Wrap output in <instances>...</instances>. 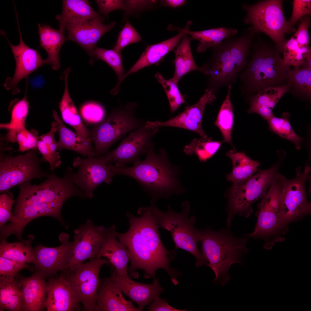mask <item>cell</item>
<instances>
[{
  "label": "cell",
  "instance_id": "1",
  "mask_svg": "<svg viewBox=\"0 0 311 311\" xmlns=\"http://www.w3.org/2000/svg\"><path fill=\"white\" fill-rule=\"evenodd\" d=\"M155 202L152 200L149 207L139 208V217L127 213L129 229L124 233L117 232V237L129 251L131 265L128 270L130 274L133 276L137 269H141L145 272V278L152 277L153 279L156 270L162 268L176 284L180 273L169 265L175 257V252L167 249L162 242L158 232L160 227L151 213Z\"/></svg>",
  "mask_w": 311,
  "mask_h": 311
},
{
  "label": "cell",
  "instance_id": "2",
  "mask_svg": "<svg viewBox=\"0 0 311 311\" xmlns=\"http://www.w3.org/2000/svg\"><path fill=\"white\" fill-rule=\"evenodd\" d=\"M145 159L130 167H119L111 163L108 165L114 174L131 177L143 188L158 196L168 197L172 193L184 191L178 179V168L173 166L163 149L157 153L153 143L145 154Z\"/></svg>",
  "mask_w": 311,
  "mask_h": 311
},
{
  "label": "cell",
  "instance_id": "3",
  "mask_svg": "<svg viewBox=\"0 0 311 311\" xmlns=\"http://www.w3.org/2000/svg\"><path fill=\"white\" fill-rule=\"evenodd\" d=\"M201 231L202 254L215 274L213 282L223 286L231 278L228 273L231 265L243 264L242 258L249 251L247 238H236L225 229L215 231L208 228Z\"/></svg>",
  "mask_w": 311,
  "mask_h": 311
},
{
  "label": "cell",
  "instance_id": "4",
  "mask_svg": "<svg viewBox=\"0 0 311 311\" xmlns=\"http://www.w3.org/2000/svg\"><path fill=\"white\" fill-rule=\"evenodd\" d=\"M255 34L248 29L240 36L228 37L213 48V54L209 64L202 67V72L209 77L212 90L231 84L238 73L246 66Z\"/></svg>",
  "mask_w": 311,
  "mask_h": 311
},
{
  "label": "cell",
  "instance_id": "5",
  "mask_svg": "<svg viewBox=\"0 0 311 311\" xmlns=\"http://www.w3.org/2000/svg\"><path fill=\"white\" fill-rule=\"evenodd\" d=\"M280 53L275 46L265 43L255 46L251 59L240 75L248 94L287 83L285 82L290 67L283 63Z\"/></svg>",
  "mask_w": 311,
  "mask_h": 311
},
{
  "label": "cell",
  "instance_id": "6",
  "mask_svg": "<svg viewBox=\"0 0 311 311\" xmlns=\"http://www.w3.org/2000/svg\"><path fill=\"white\" fill-rule=\"evenodd\" d=\"M74 174L71 168L68 167L62 177H58L54 172H51L50 176L39 185H32L30 181L20 184L14 208L32 204L65 203L73 196L85 198L84 192L75 183Z\"/></svg>",
  "mask_w": 311,
  "mask_h": 311
},
{
  "label": "cell",
  "instance_id": "7",
  "mask_svg": "<svg viewBox=\"0 0 311 311\" xmlns=\"http://www.w3.org/2000/svg\"><path fill=\"white\" fill-rule=\"evenodd\" d=\"M153 204L151 213L160 228L167 230L170 233L175 244V249H181L194 255L196 259V265L198 267L208 263L204 259L199 251L197 243L201 240V231L195 227L196 219L189 216L190 204L188 201L183 202L182 211L177 213L173 211L169 205L168 210L163 212Z\"/></svg>",
  "mask_w": 311,
  "mask_h": 311
},
{
  "label": "cell",
  "instance_id": "8",
  "mask_svg": "<svg viewBox=\"0 0 311 311\" xmlns=\"http://www.w3.org/2000/svg\"><path fill=\"white\" fill-rule=\"evenodd\" d=\"M137 106L129 102L115 109L90 130L95 156H106L111 147L126 134L145 125L146 121L136 115Z\"/></svg>",
  "mask_w": 311,
  "mask_h": 311
},
{
  "label": "cell",
  "instance_id": "9",
  "mask_svg": "<svg viewBox=\"0 0 311 311\" xmlns=\"http://www.w3.org/2000/svg\"><path fill=\"white\" fill-rule=\"evenodd\" d=\"M283 2L282 0H266L242 6L246 12L244 22L251 25L249 29L255 34L261 32L268 36L280 53L287 41L285 34L291 33L284 15Z\"/></svg>",
  "mask_w": 311,
  "mask_h": 311
},
{
  "label": "cell",
  "instance_id": "10",
  "mask_svg": "<svg viewBox=\"0 0 311 311\" xmlns=\"http://www.w3.org/2000/svg\"><path fill=\"white\" fill-rule=\"evenodd\" d=\"M278 168L279 164H276L267 169L259 170L247 179L234 183L228 198L226 219L228 228L230 227L236 215L249 216L253 211L251 205L266 194L276 178Z\"/></svg>",
  "mask_w": 311,
  "mask_h": 311
},
{
  "label": "cell",
  "instance_id": "11",
  "mask_svg": "<svg viewBox=\"0 0 311 311\" xmlns=\"http://www.w3.org/2000/svg\"><path fill=\"white\" fill-rule=\"evenodd\" d=\"M36 149L23 155L13 156L0 151V192H7L12 187L35 179L48 177V172L41 167L44 161L37 157Z\"/></svg>",
  "mask_w": 311,
  "mask_h": 311
},
{
  "label": "cell",
  "instance_id": "12",
  "mask_svg": "<svg viewBox=\"0 0 311 311\" xmlns=\"http://www.w3.org/2000/svg\"><path fill=\"white\" fill-rule=\"evenodd\" d=\"M109 261L99 257L78 266L74 270L62 274L68 283L77 301L85 310L97 311L96 299L101 267Z\"/></svg>",
  "mask_w": 311,
  "mask_h": 311
},
{
  "label": "cell",
  "instance_id": "13",
  "mask_svg": "<svg viewBox=\"0 0 311 311\" xmlns=\"http://www.w3.org/2000/svg\"><path fill=\"white\" fill-rule=\"evenodd\" d=\"M310 170L309 166L303 171L300 167L297 168L295 177L291 179L280 174V211L282 221L286 225L311 213V203L307 200L305 190L306 182Z\"/></svg>",
  "mask_w": 311,
  "mask_h": 311
},
{
  "label": "cell",
  "instance_id": "14",
  "mask_svg": "<svg viewBox=\"0 0 311 311\" xmlns=\"http://www.w3.org/2000/svg\"><path fill=\"white\" fill-rule=\"evenodd\" d=\"M280 173L276 177L261 199L258 205L257 220L253 232L249 237L266 238L273 237L274 243L282 240L278 236L279 233L284 234L287 226L283 222L281 216L279 206V195L281 187Z\"/></svg>",
  "mask_w": 311,
  "mask_h": 311
},
{
  "label": "cell",
  "instance_id": "15",
  "mask_svg": "<svg viewBox=\"0 0 311 311\" xmlns=\"http://www.w3.org/2000/svg\"><path fill=\"white\" fill-rule=\"evenodd\" d=\"M159 131V128L144 125L131 132L115 149L106 155L108 162L119 167L139 162L141 160L140 156L147 153L153 143V137Z\"/></svg>",
  "mask_w": 311,
  "mask_h": 311
},
{
  "label": "cell",
  "instance_id": "16",
  "mask_svg": "<svg viewBox=\"0 0 311 311\" xmlns=\"http://www.w3.org/2000/svg\"><path fill=\"white\" fill-rule=\"evenodd\" d=\"M69 237L67 234H61L59 239L61 244L57 247L38 244L33 248L35 273L49 278L68 268L74 246V241H69Z\"/></svg>",
  "mask_w": 311,
  "mask_h": 311
},
{
  "label": "cell",
  "instance_id": "17",
  "mask_svg": "<svg viewBox=\"0 0 311 311\" xmlns=\"http://www.w3.org/2000/svg\"><path fill=\"white\" fill-rule=\"evenodd\" d=\"M106 156L88 157L82 159L75 158L73 163L74 167H78L77 172L74 174L76 185L83 191L86 198H92L95 188L104 182L109 184L115 175L108 165Z\"/></svg>",
  "mask_w": 311,
  "mask_h": 311
},
{
  "label": "cell",
  "instance_id": "18",
  "mask_svg": "<svg viewBox=\"0 0 311 311\" xmlns=\"http://www.w3.org/2000/svg\"><path fill=\"white\" fill-rule=\"evenodd\" d=\"M107 228L95 225L89 219L75 229L74 246L68 268L71 271L86 260L97 255L105 236Z\"/></svg>",
  "mask_w": 311,
  "mask_h": 311
},
{
  "label": "cell",
  "instance_id": "19",
  "mask_svg": "<svg viewBox=\"0 0 311 311\" xmlns=\"http://www.w3.org/2000/svg\"><path fill=\"white\" fill-rule=\"evenodd\" d=\"M18 28L20 42L16 45L10 41L5 32L0 30V33L5 36L11 48L16 62L15 72L12 77L6 78L4 86L8 90H12L13 94H18L20 90L17 85L18 82L35 71L40 67L46 64L37 50L30 48L24 42L20 31L18 18H16Z\"/></svg>",
  "mask_w": 311,
  "mask_h": 311
},
{
  "label": "cell",
  "instance_id": "20",
  "mask_svg": "<svg viewBox=\"0 0 311 311\" xmlns=\"http://www.w3.org/2000/svg\"><path fill=\"white\" fill-rule=\"evenodd\" d=\"M215 99L213 91L207 89L198 102L187 107L184 111L174 118L164 122L147 121L145 126L153 128L161 126L179 128L195 132L202 138H207L202 128L203 116L206 105L212 103Z\"/></svg>",
  "mask_w": 311,
  "mask_h": 311
},
{
  "label": "cell",
  "instance_id": "21",
  "mask_svg": "<svg viewBox=\"0 0 311 311\" xmlns=\"http://www.w3.org/2000/svg\"><path fill=\"white\" fill-rule=\"evenodd\" d=\"M102 23L99 20H90L69 23L65 27L68 39L79 44L87 52L91 64L95 58L94 51L98 41L116 25L114 22L107 25Z\"/></svg>",
  "mask_w": 311,
  "mask_h": 311
},
{
  "label": "cell",
  "instance_id": "22",
  "mask_svg": "<svg viewBox=\"0 0 311 311\" xmlns=\"http://www.w3.org/2000/svg\"><path fill=\"white\" fill-rule=\"evenodd\" d=\"M110 278L122 293L136 303L140 311L154 301L164 291L158 279H153L151 284L135 282L129 277H124L115 269Z\"/></svg>",
  "mask_w": 311,
  "mask_h": 311
},
{
  "label": "cell",
  "instance_id": "23",
  "mask_svg": "<svg viewBox=\"0 0 311 311\" xmlns=\"http://www.w3.org/2000/svg\"><path fill=\"white\" fill-rule=\"evenodd\" d=\"M45 278L35 273L28 277L19 274L16 277L22 293L23 311H41L46 308L48 286Z\"/></svg>",
  "mask_w": 311,
  "mask_h": 311
},
{
  "label": "cell",
  "instance_id": "24",
  "mask_svg": "<svg viewBox=\"0 0 311 311\" xmlns=\"http://www.w3.org/2000/svg\"><path fill=\"white\" fill-rule=\"evenodd\" d=\"M45 305L47 311H73L80 310L77 301L66 280L62 274L49 278Z\"/></svg>",
  "mask_w": 311,
  "mask_h": 311
},
{
  "label": "cell",
  "instance_id": "25",
  "mask_svg": "<svg viewBox=\"0 0 311 311\" xmlns=\"http://www.w3.org/2000/svg\"><path fill=\"white\" fill-rule=\"evenodd\" d=\"M117 232L113 225L107 228L106 234L97 257L107 258L117 272L126 278L129 277L127 266L130 260L128 251L117 240Z\"/></svg>",
  "mask_w": 311,
  "mask_h": 311
},
{
  "label": "cell",
  "instance_id": "26",
  "mask_svg": "<svg viewBox=\"0 0 311 311\" xmlns=\"http://www.w3.org/2000/svg\"><path fill=\"white\" fill-rule=\"evenodd\" d=\"M96 306L97 311H140L125 299L110 277L100 280Z\"/></svg>",
  "mask_w": 311,
  "mask_h": 311
},
{
  "label": "cell",
  "instance_id": "27",
  "mask_svg": "<svg viewBox=\"0 0 311 311\" xmlns=\"http://www.w3.org/2000/svg\"><path fill=\"white\" fill-rule=\"evenodd\" d=\"M56 18L59 24V30L65 33L66 25L69 23L97 20L103 22L104 19L94 11L88 0L62 1V10Z\"/></svg>",
  "mask_w": 311,
  "mask_h": 311
},
{
  "label": "cell",
  "instance_id": "28",
  "mask_svg": "<svg viewBox=\"0 0 311 311\" xmlns=\"http://www.w3.org/2000/svg\"><path fill=\"white\" fill-rule=\"evenodd\" d=\"M52 115L58 124L57 132L59 139L57 142V150L61 151L63 149H66L88 158L95 157L94 149L92 146L91 139L84 138L76 132L67 128L55 110L52 111Z\"/></svg>",
  "mask_w": 311,
  "mask_h": 311
},
{
  "label": "cell",
  "instance_id": "29",
  "mask_svg": "<svg viewBox=\"0 0 311 311\" xmlns=\"http://www.w3.org/2000/svg\"><path fill=\"white\" fill-rule=\"evenodd\" d=\"M290 85L285 84L266 88L252 96L250 99L249 113H255L267 120L274 115L272 110L277 103L287 92Z\"/></svg>",
  "mask_w": 311,
  "mask_h": 311
},
{
  "label": "cell",
  "instance_id": "30",
  "mask_svg": "<svg viewBox=\"0 0 311 311\" xmlns=\"http://www.w3.org/2000/svg\"><path fill=\"white\" fill-rule=\"evenodd\" d=\"M184 33L183 29L176 35L161 42L149 45L135 64L124 75L122 82L130 74L145 67L158 64L169 52L179 44Z\"/></svg>",
  "mask_w": 311,
  "mask_h": 311
},
{
  "label": "cell",
  "instance_id": "31",
  "mask_svg": "<svg viewBox=\"0 0 311 311\" xmlns=\"http://www.w3.org/2000/svg\"><path fill=\"white\" fill-rule=\"evenodd\" d=\"M40 38V47L44 49L48 54L45 60L46 64H50L55 70L60 66L59 53L60 48L66 40L64 33L60 30L46 24H38Z\"/></svg>",
  "mask_w": 311,
  "mask_h": 311
},
{
  "label": "cell",
  "instance_id": "32",
  "mask_svg": "<svg viewBox=\"0 0 311 311\" xmlns=\"http://www.w3.org/2000/svg\"><path fill=\"white\" fill-rule=\"evenodd\" d=\"M70 72L69 70H66L63 75L62 77L65 81L64 90L59 104L62 118L65 122L72 127L81 137L86 139H91V130L82 122L69 94L68 79Z\"/></svg>",
  "mask_w": 311,
  "mask_h": 311
},
{
  "label": "cell",
  "instance_id": "33",
  "mask_svg": "<svg viewBox=\"0 0 311 311\" xmlns=\"http://www.w3.org/2000/svg\"><path fill=\"white\" fill-rule=\"evenodd\" d=\"M191 22H188L183 29L184 33L191 36V39L199 41L197 48L198 52L201 53L213 48L227 38L236 35L237 30L235 29L221 27L200 31H191L189 27Z\"/></svg>",
  "mask_w": 311,
  "mask_h": 311
},
{
  "label": "cell",
  "instance_id": "34",
  "mask_svg": "<svg viewBox=\"0 0 311 311\" xmlns=\"http://www.w3.org/2000/svg\"><path fill=\"white\" fill-rule=\"evenodd\" d=\"M191 40L185 33L181 42L175 51V58L173 61L175 72L170 79L177 85L180 79L186 73L193 71H202V67H198L194 60L190 45Z\"/></svg>",
  "mask_w": 311,
  "mask_h": 311
},
{
  "label": "cell",
  "instance_id": "35",
  "mask_svg": "<svg viewBox=\"0 0 311 311\" xmlns=\"http://www.w3.org/2000/svg\"><path fill=\"white\" fill-rule=\"evenodd\" d=\"M226 155L231 160L232 165V172L226 177L228 180L234 183L250 177L259 170L260 163L248 156L244 152H235L230 150Z\"/></svg>",
  "mask_w": 311,
  "mask_h": 311
},
{
  "label": "cell",
  "instance_id": "36",
  "mask_svg": "<svg viewBox=\"0 0 311 311\" xmlns=\"http://www.w3.org/2000/svg\"><path fill=\"white\" fill-rule=\"evenodd\" d=\"M34 239L33 236L30 235L27 239L17 242H9L6 240L1 241L0 256L15 261L33 264L35 256L32 243Z\"/></svg>",
  "mask_w": 311,
  "mask_h": 311
},
{
  "label": "cell",
  "instance_id": "37",
  "mask_svg": "<svg viewBox=\"0 0 311 311\" xmlns=\"http://www.w3.org/2000/svg\"><path fill=\"white\" fill-rule=\"evenodd\" d=\"M283 63L295 67L311 68V48L309 46H301L293 36L286 43L283 49Z\"/></svg>",
  "mask_w": 311,
  "mask_h": 311
},
{
  "label": "cell",
  "instance_id": "38",
  "mask_svg": "<svg viewBox=\"0 0 311 311\" xmlns=\"http://www.w3.org/2000/svg\"><path fill=\"white\" fill-rule=\"evenodd\" d=\"M287 83L290 85L292 94L301 98L310 99L311 96V68L295 67L287 73Z\"/></svg>",
  "mask_w": 311,
  "mask_h": 311
},
{
  "label": "cell",
  "instance_id": "39",
  "mask_svg": "<svg viewBox=\"0 0 311 311\" xmlns=\"http://www.w3.org/2000/svg\"><path fill=\"white\" fill-rule=\"evenodd\" d=\"M22 293L16 281L0 282V311H23Z\"/></svg>",
  "mask_w": 311,
  "mask_h": 311
},
{
  "label": "cell",
  "instance_id": "40",
  "mask_svg": "<svg viewBox=\"0 0 311 311\" xmlns=\"http://www.w3.org/2000/svg\"><path fill=\"white\" fill-rule=\"evenodd\" d=\"M232 87L231 84L229 85L227 94L220 107L215 124L220 131L223 141L232 146V134L234 115L230 100Z\"/></svg>",
  "mask_w": 311,
  "mask_h": 311
},
{
  "label": "cell",
  "instance_id": "41",
  "mask_svg": "<svg viewBox=\"0 0 311 311\" xmlns=\"http://www.w3.org/2000/svg\"><path fill=\"white\" fill-rule=\"evenodd\" d=\"M221 145V142L212 141L210 137L194 138L189 144L185 146L184 151L187 155L194 154L200 161L205 162L217 152Z\"/></svg>",
  "mask_w": 311,
  "mask_h": 311
},
{
  "label": "cell",
  "instance_id": "42",
  "mask_svg": "<svg viewBox=\"0 0 311 311\" xmlns=\"http://www.w3.org/2000/svg\"><path fill=\"white\" fill-rule=\"evenodd\" d=\"M290 115L283 113L281 117L273 115L267 120L269 127L272 132L280 136L293 142L295 148L299 150L303 138L298 136L293 129L290 122Z\"/></svg>",
  "mask_w": 311,
  "mask_h": 311
},
{
  "label": "cell",
  "instance_id": "43",
  "mask_svg": "<svg viewBox=\"0 0 311 311\" xmlns=\"http://www.w3.org/2000/svg\"><path fill=\"white\" fill-rule=\"evenodd\" d=\"M38 131L34 129L28 130L22 126L11 132H8L2 137L3 141L17 142L18 150L23 152L31 149H36L39 140Z\"/></svg>",
  "mask_w": 311,
  "mask_h": 311
},
{
  "label": "cell",
  "instance_id": "44",
  "mask_svg": "<svg viewBox=\"0 0 311 311\" xmlns=\"http://www.w3.org/2000/svg\"><path fill=\"white\" fill-rule=\"evenodd\" d=\"M28 77L26 79V87L24 96L21 100L15 99L12 103L11 120L9 122L1 124V129L8 130V132L13 131L21 127L25 126V120L29 110V103L26 94L28 86Z\"/></svg>",
  "mask_w": 311,
  "mask_h": 311
},
{
  "label": "cell",
  "instance_id": "45",
  "mask_svg": "<svg viewBox=\"0 0 311 311\" xmlns=\"http://www.w3.org/2000/svg\"><path fill=\"white\" fill-rule=\"evenodd\" d=\"M95 58L103 60L107 63L115 71L117 77V82L111 92L113 95L117 94L124 75V69L122 62L121 52L114 50H107L96 47L94 51Z\"/></svg>",
  "mask_w": 311,
  "mask_h": 311
},
{
  "label": "cell",
  "instance_id": "46",
  "mask_svg": "<svg viewBox=\"0 0 311 311\" xmlns=\"http://www.w3.org/2000/svg\"><path fill=\"white\" fill-rule=\"evenodd\" d=\"M35 270L34 266L27 263L10 259L0 256V282H13L22 270Z\"/></svg>",
  "mask_w": 311,
  "mask_h": 311
},
{
  "label": "cell",
  "instance_id": "47",
  "mask_svg": "<svg viewBox=\"0 0 311 311\" xmlns=\"http://www.w3.org/2000/svg\"><path fill=\"white\" fill-rule=\"evenodd\" d=\"M155 77L165 91L171 113L174 112L182 104L185 102L184 96L179 91L178 85L170 79H165L161 73H157Z\"/></svg>",
  "mask_w": 311,
  "mask_h": 311
},
{
  "label": "cell",
  "instance_id": "48",
  "mask_svg": "<svg viewBox=\"0 0 311 311\" xmlns=\"http://www.w3.org/2000/svg\"><path fill=\"white\" fill-rule=\"evenodd\" d=\"M81 115L86 122L91 124H98L104 119L105 112L102 105L95 102H89L81 107Z\"/></svg>",
  "mask_w": 311,
  "mask_h": 311
},
{
  "label": "cell",
  "instance_id": "49",
  "mask_svg": "<svg viewBox=\"0 0 311 311\" xmlns=\"http://www.w3.org/2000/svg\"><path fill=\"white\" fill-rule=\"evenodd\" d=\"M141 40V37L136 30L129 22L127 21L119 33L113 50L121 52L122 50L126 46Z\"/></svg>",
  "mask_w": 311,
  "mask_h": 311
},
{
  "label": "cell",
  "instance_id": "50",
  "mask_svg": "<svg viewBox=\"0 0 311 311\" xmlns=\"http://www.w3.org/2000/svg\"><path fill=\"white\" fill-rule=\"evenodd\" d=\"M311 14V0H293L291 16L290 20L288 21L291 33L296 31L294 26L298 21L305 16H310Z\"/></svg>",
  "mask_w": 311,
  "mask_h": 311
},
{
  "label": "cell",
  "instance_id": "51",
  "mask_svg": "<svg viewBox=\"0 0 311 311\" xmlns=\"http://www.w3.org/2000/svg\"><path fill=\"white\" fill-rule=\"evenodd\" d=\"M15 202L9 192L1 194L0 195V227H2L9 221L16 223L17 218L12 212V206Z\"/></svg>",
  "mask_w": 311,
  "mask_h": 311
},
{
  "label": "cell",
  "instance_id": "52",
  "mask_svg": "<svg viewBox=\"0 0 311 311\" xmlns=\"http://www.w3.org/2000/svg\"><path fill=\"white\" fill-rule=\"evenodd\" d=\"M37 148L42 155V158L44 161L49 163L51 172H54L56 169L60 166L62 162L59 153L56 150L47 146L39 139L38 142Z\"/></svg>",
  "mask_w": 311,
  "mask_h": 311
},
{
  "label": "cell",
  "instance_id": "53",
  "mask_svg": "<svg viewBox=\"0 0 311 311\" xmlns=\"http://www.w3.org/2000/svg\"><path fill=\"white\" fill-rule=\"evenodd\" d=\"M299 20L298 29L293 36L300 46H309L310 42L309 28L311 24L310 16H305Z\"/></svg>",
  "mask_w": 311,
  "mask_h": 311
},
{
  "label": "cell",
  "instance_id": "54",
  "mask_svg": "<svg viewBox=\"0 0 311 311\" xmlns=\"http://www.w3.org/2000/svg\"><path fill=\"white\" fill-rule=\"evenodd\" d=\"M95 1L100 11L106 15L111 11L117 9L127 10L125 2L122 0H97Z\"/></svg>",
  "mask_w": 311,
  "mask_h": 311
},
{
  "label": "cell",
  "instance_id": "55",
  "mask_svg": "<svg viewBox=\"0 0 311 311\" xmlns=\"http://www.w3.org/2000/svg\"><path fill=\"white\" fill-rule=\"evenodd\" d=\"M147 309L150 311H185L186 309L179 310L172 307L164 299L160 298L159 295L157 296Z\"/></svg>",
  "mask_w": 311,
  "mask_h": 311
},
{
  "label": "cell",
  "instance_id": "56",
  "mask_svg": "<svg viewBox=\"0 0 311 311\" xmlns=\"http://www.w3.org/2000/svg\"><path fill=\"white\" fill-rule=\"evenodd\" d=\"M125 2L127 10L128 9L130 10H135L146 5L152 2L151 1L145 0H127Z\"/></svg>",
  "mask_w": 311,
  "mask_h": 311
},
{
  "label": "cell",
  "instance_id": "57",
  "mask_svg": "<svg viewBox=\"0 0 311 311\" xmlns=\"http://www.w3.org/2000/svg\"><path fill=\"white\" fill-rule=\"evenodd\" d=\"M161 1L164 6L174 8L183 5L186 2V1L184 0H165Z\"/></svg>",
  "mask_w": 311,
  "mask_h": 311
}]
</instances>
